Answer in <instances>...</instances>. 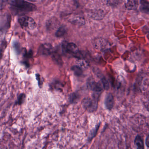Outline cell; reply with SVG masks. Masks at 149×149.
Returning a JSON list of instances; mask_svg holds the SVG:
<instances>
[{
  "mask_svg": "<svg viewBox=\"0 0 149 149\" xmlns=\"http://www.w3.org/2000/svg\"><path fill=\"white\" fill-rule=\"evenodd\" d=\"M10 4L20 10L32 11L36 10V6L25 0H8Z\"/></svg>",
  "mask_w": 149,
  "mask_h": 149,
  "instance_id": "1",
  "label": "cell"
},
{
  "mask_svg": "<svg viewBox=\"0 0 149 149\" xmlns=\"http://www.w3.org/2000/svg\"><path fill=\"white\" fill-rule=\"evenodd\" d=\"M62 49L65 53H68L75 57L81 59V54L80 52L79 49L77 45L73 43L67 44L66 43V42L63 43Z\"/></svg>",
  "mask_w": 149,
  "mask_h": 149,
  "instance_id": "2",
  "label": "cell"
},
{
  "mask_svg": "<svg viewBox=\"0 0 149 149\" xmlns=\"http://www.w3.org/2000/svg\"><path fill=\"white\" fill-rule=\"evenodd\" d=\"M98 99L97 97H94L93 99L90 98L85 99L82 101V104L83 107L89 112H93L97 109L98 106Z\"/></svg>",
  "mask_w": 149,
  "mask_h": 149,
  "instance_id": "3",
  "label": "cell"
},
{
  "mask_svg": "<svg viewBox=\"0 0 149 149\" xmlns=\"http://www.w3.org/2000/svg\"><path fill=\"white\" fill-rule=\"evenodd\" d=\"M18 22L22 28H26L30 30L34 29L36 26L34 19L26 16H23L19 17Z\"/></svg>",
  "mask_w": 149,
  "mask_h": 149,
  "instance_id": "4",
  "label": "cell"
},
{
  "mask_svg": "<svg viewBox=\"0 0 149 149\" xmlns=\"http://www.w3.org/2000/svg\"><path fill=\"white\" fill-rule=\"evenodd\" d=\"M108 42L106 39L104 38H96L93 42V45L96 49L98 50H102L106 48Z\"/></svg>",
  "mask_w": 149,
  "mask_h": 149,
  "instance_id": "5",
  "label": "cell"
},
{
  "mask_svg": "<svg viewBox=\"0 0 149 149\" xmlns=\"http://www.w3.org/2000/svg\"><path fill=\"white\" fill-rule=\"evenodd\" d=\"M87 85L89 89L94 92L99 93L102 90V86L100 82H97L92 78L89 79Z\"/></svg>",
  "mask_w": 149,
  "mask_h": 149,
  "instance_id": "6",
  "label": "cell"
},
{
  "mask_svg": "<svg viewBox=\"0 0 149 149\" xmlns=\"http://www.w3.org/2000/svg\"><path fill=\"white\" fill-rule=\"evenodd\" d=\"M53 52V48L50 44H42L38 49V53L42 55H50Z\"/></svg>",
  "mask_w": 149,
  "mask_h": 149,
  "instance_id": "7",
  "label": "cell"
},
{
  "mask_svg": "<svg viewBox=\"0 0 149 149\" xmlns=\"http://www.w3.org/2000/svg\"><path fill=\"white\" fill-rule=\"evenodd\" d=\"M114 104V99L113 96L111 93L108 94L105 100V105L107 109L111 110L113 107Z\"/></svg>",
  "mask_w": 149,
  "mask_h": 149,
  "instance_id": "8",
  "label": "cell"
},
{
  "mask_svg": "<svg viewBox=\"0 0 149 149\" xmlns=\"http://www.w3.org/2000/svg\"><path fill=\"white\" fill-rule=\"evenodd\" d=\"M138 6L137 0H127L125 4L126 8L129 10H135L137 9Z\"/></svg>",
  "mask_w": 149,
  "mask_h": 149,
  "instance_id": "9",
  "label": "cell"
},
{
  "mask_svg": "<svg viewBox=\"0 0 149 149\" xmlns=\"http://www.w3.org/2000/svg\"><path fill=\"white\" fill-rule=\"evenodd\" d=\"M140 10L143 13L148 14L149 12V3L146 0H141Z\"/></svg>",
  "mask_w": 149,
  "mask_h": 149,
  "instance_id": "10",
  "label": "cell"
},
{
  "mask_svg": "<svg viewBox=\"0 0 149 149\" xmlns=\"http://www.w3.org/2000/svg\"><path fill=\"white\" fill-rule=\"evenodd\" d=\"M135 144L138 149H144V144L142 138L140 136H137L135 140Z\"/></svg>",
  "mask_w": 149,
  "mask_h": 149,
  "instance_id": "11",
  "label": "cell"
},
{
  "mask_svg": "<svg viewBox=\"0 0 149 149\" xmlns=\"http://www.w3.org/2000/svg\"><path fill=\"white\" fill-rule=\"evenodd\" d=\"M70 22L73 24L78 25H83L85 23L84 19L80 17H75L73 19H71Z\"/></svg>",
  "mask_w": 149,
  "mask_h": 149,
  "instance_id": "12",
  "label": "cell"
},
{
  "mask_svg": "<svg viewBox=\"0 0 149 149\" xmlns=\"http://www.w3.org/2000/svg\"><path fill=\"white\" fill-rule=\"evenodd\" d=\"M104 13L103 10H98L92 14L93 18L96 20H101L104 17Z\"/></svg>",
  "mask_w": 149,
  "mask_h": 149,
  "instance_id": "13",
  "label": "cell"
},
{
  "mask_svg": "<svg viewBox=\"0 0 149 149\" xmlns=\"http://www.w3.org/2000/svg\"><path fill=\"white\" fill-rule=\"evenodd\" d=\"M71 70L76 76H80L83 74V70L77 65L72 66Z\"/></svg>",
  "mask_w": 149,
  "mask_h": 149,
  "instance_id": "14",
  "label": "cell"
},
{
  "mask_svg": "<svg viewBox=\"0 0 149 149\" xmlns=\"http://www.w3.org/2000/svg\"><path fill=\"white\" fill-rule=\"evenodd\" d=\"M52 58L53 61H55L56 63L59 65L62 64V59L61 56L58 53L53 52L52 53Z\"/></svg>",
  "mask_w": 149,
  "mask_h": 149,
  "instance_id": "15",
  "label": "cell"
},
{
  "mask_svg": "<svg viewBox=\"0 0 149 149\" xmlns=\"http://www.w3.org/2000/svg\"><path fill=\"white\" fill-rule=\"evenodd\" d=\"M66 32V29L65 26H62L59 28L56 33L57 37H61L65 34Z\"/></svg>",
  "mask_w": 149,
  "mask_h": 149,
  "instance_id": "16",
  "label": "cell"
},
{
  "mask_svg": "<svg viewBox=\"0 0 149 149\" xmlns=\"http://www.w3.org/2000/svg\"><path fill=\"white\" fill-rule=\"evenodd\" d=\"M68 100L71 103H75L78 100V95L76 93H72L69 95Z\"/></svg>",
  "mask_w": 149,
  "mask_h": 149,
  "instance_id": "17",
  "label": "cell"
},
{
  "mask_svg": "<svg viewBox=\"0 0 149 149\" xmlns=\"http://www.w3.org/2000/svg\"><path fill=\"white\" fill-rule=\"evenodd\" d=\"M77 63H78V65H77L80 67L82 70L87 69V67H88V64L87 63L86 61H85V60H83L82 59H79Z\"/></svg>",
  "mask_w": 149,
  "mask_h": 149,
  "instance_id": "18",
  "label": "cell"
},
{
  "mask_svg": "<svg viewBox=\"0 0 149 149\" xmlns=\"http://www.w3.org/2000/svg\"><path fill=\"white\" fill-rule=\"evenodd\" d=\"M101 81L104 89L106 90H108L110 88V84L108 80L106 77H103L101 79Z\"/></svg>",
  "mask_w": 149,
  "mask_h": 149,
  "instance_id": "19",
  "label": "cell"
},
{
  "mask_svg": "<svg viewBox=\"0 0 149 149\" xmlns=\"http://www.w3.org/2000/svg\"><path fill=\"white\" fill-rule=\"evenodd\" d=\"M107 2L111 7H116L120 2V0H107Z\"/></svg>",
  "mask_w": 149,
  "mask_h": 149,
  "instance_id": "20",
  "label": "cell"
},
{
  "mask_svg": "<svg viewBox=\"0 0 149 149\" xmlns=\"http://www.w3.org/2000/svg\"><path fill=\"white\" fill-rule=\"evenodd\" d=\"M24 98H25V95L24 94L20 95L18 97V100H17V104L19 105L22 104L23 102Z\"/></svg>",
  "mask_w": 149,
  "mask_h": 149,
  "instance_id": "21",
  "label": "cell"
},
{
  "mask_svg": "<svg viewBox=\"0 0 149 149\" xmlns=\"http://www.w3.org/2000/svg\"><path fill=\"white\" fill-rule=\"evenodd\" d=\"M36 77L37 80L38 82V85L39 86H41L42 84V82L41 81V78H40V76L39 74H36Z\"/></svg>",
  "mask_w": 149,
  "mask_h": 149,
  "instance_id": "22",
  "label": "cell"
},
{
  "mask_svg": "<svg viewBox=\"0 0 149 149\" xmlns=\"http://www.w3.org/2000/svg\"><path fill=\"white\" fill-rule=\"evenodd\" d=\"M149 136H148V137L147 138V140H146V144H147V147H149Z\"/></svg>",
  "mask_w": 149,
  "mask_h": 149,
  "instance_id": "23",
  "label": "cell"
},
{
  "mask_svg": "<svg viewBox=\"0 0 149 149\" xmlns=\"http://www.w3.org/2000/svg\"><path fill=\"white\" fill-rule=\"evenodd\" d=\"M28 1H29L31 2H36L37 0H28Z\"/></svg>",
  "mask_w": 149,
  "mask_h": 149,
  "instance_id": "24",
  "label": "cell"
},
{
  "mask_svg": "<svg viewBox=\"0 0 149 149\" xmlns=\"http://www.w3.org/2000/svg\"></svg>",
  "mask_w": 149,
  "mask_h": 149,
  "instance_id": "25",
  "label": "cell"
},
{
  "mask_svg": "<svg viewBox=\"0 0 149 149\" xmlns=\"http://www.w3.org/2000/svg\"></svg>",
  "mask_w": 149,
  "mask_h": 149,
  "instance_id": "26",
  "label": "cell"
}]
</instances>
